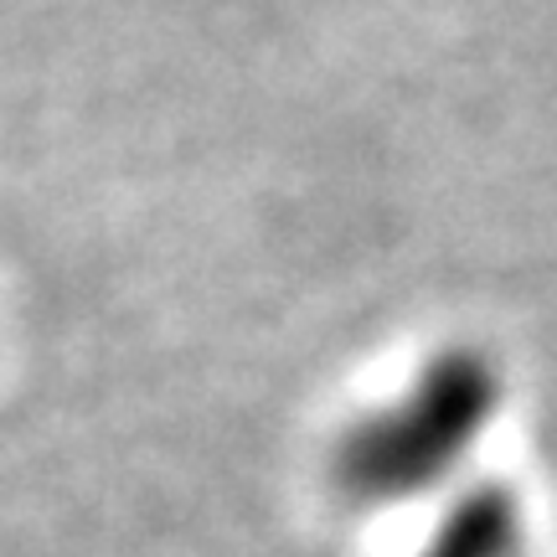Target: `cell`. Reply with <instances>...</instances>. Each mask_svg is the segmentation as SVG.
<instances>
[{
	"instance_id": "6da1fadb",
	"label": "cell",
	"mask_w": 557,
	"mask_h": 557,
	"mask_svg": "<svg viewBox=\"0 0 557 557\" xmlns=\"http://www.w3.org/2000/svg\"><path fill=\"white\" fill-rule=\"evenodd\" d=\"M506 377L480 346H444L398 398L361 413L331 455L351 506H403L438 491L496 423Z\"/></svg>"
},
{
	"instance_id": "7a4b0ae2",
	"label": "cell",
	"mask_w": 557,
	"mask_h": 557,
	"mask_svg": "<svg viewBox=\"0 0 557 557\" xmlns=\"http://www.w3.org/2000/svg\"><path fill=\"white\" fill-rule=\"evenodd\" d=\"M521 547H527L521 500L511 496V485L485 480V485H470L444 511V521L418 557H521Z\"/></svg>"
}]
</instances>
